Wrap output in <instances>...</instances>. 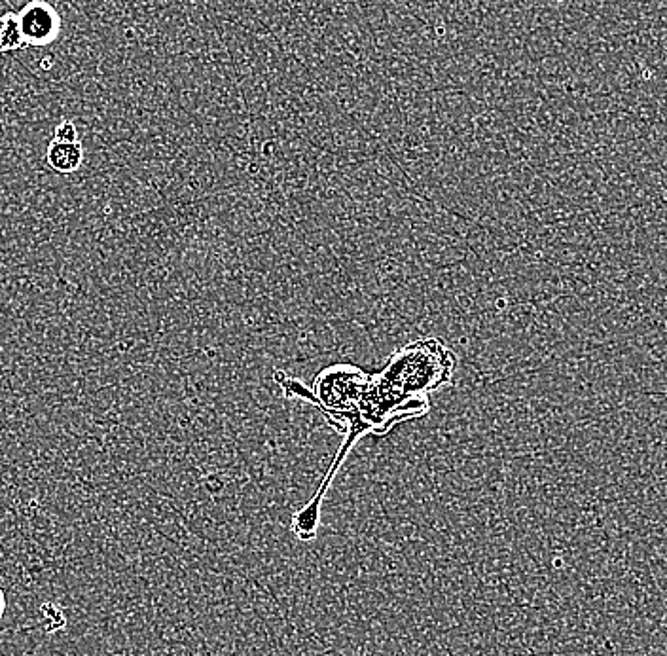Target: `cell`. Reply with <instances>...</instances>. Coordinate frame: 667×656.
Returning a JSON list of instances; mask_svg holds the SVG:
<instances>
[{
  "instance_id": "obj_2",
  "label": "cell",
  "mask_w": 667,
  "mask_h": 656,
  "mask_svg": "<svg viewBox=\"0 0 667 656\" xmlns=\"http://www.w3.org/2000/svg\"><path fill=\"white\" fill-rule=\"evenodd\" d=\"M21 35L27 46H48L61 33V16L46 0L27 2L18 14Z\"/></svg>"
},
{
  "instance_id": "obj_6",
  "label": "cell",
  "mask_w": 667,
  "mask_h": 656,
  "mask_svg": "<svg viewBox=\"0 0 667 656\" xmlns=\"http://www.w3.org/2000/svg\"><path fill=\"white\" fill-rule=\"evenodd\" d=\"M4 611H6V596H4V590L0 588V620L4 617Z\"/></svg>"
},
{
  "instance_id": "obj_3",
  "label": "cell",
  "mask_w": 667,
  "mask_h": 656,
  "mask_svg": "<svg viewBox=\"0 0 667 656\" xmlns=\"http://www.w3.org/2000/svg\"><path fill=\"white\" fill-rule=\"evenodd\" d=\"M46 162L50 169L61 175H69L82 167L84 162V148L78 143H61L52 141L46 148Z\"/></svg>"
},
{
  "instance_id": "obj_5",
  "label": "cell",
  "mask_w": 667,
  "mask_h": 656,
  "mask_svg": "<svg viewBox=\"0 0 667 656\" xmlns=\"http://www.w3.org/2000/svg\"><path fill=\"white\" fill-rule=\"evenodd\" d=\"M55 141L61 143H78V128L71 120H63L54 131Z\"/></svg>"
},
{
  "instance_id": "obj_1",
  "label": "cell",
  "mask_w": 667,
  "mask_h": 656,
  "mask_svg": "<svg viewBox=\"0 0 667 656\" xmlns=\"http://www.w3.org/2000/svg\"><path fill=\"white\" fill-rule=\"evenodd\" d=\"M368 380L370 374L355 365L328 366L315 376L311 387L285 376V372H275V382L281 385L285 397L315 404L323 412L326 423L343 437L355 420Z\"/></svg>"
},
{
  "instance_id": "obj_4",
  "label": "cell",
  "mask_w": 667,
  "mask_h": 656,
  "mask_svg": "<svg viewBox=\"0 0 667 656\" xmlns=\"http://www.w3.org/2000/svg\"><path fill=\"white\" fill-rule=\"evenodd\" d=\"M25 38L21 35L18 14L8 12L0 16V54H12L25 50Z\"/></svg>"
}]
</instances>
